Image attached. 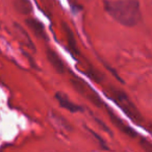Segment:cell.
Wrapping results in <instances>:
<instances>
[{"mask_svg": "<svg viewBox=\"0 0 152 152\" xmlns=\"http://www.w3.org/2000/svg\"><path fill=\"white\" fill-rule=\"evenodd\" d=\"M70 81H71L74 89L78 92V93H80L83 97L89 99L90 101L93 102V103L95 104L96 106H98V107H102V106H103V103H102L101 99L98 97L97 94H96L95 92H94L93 90L85 83V81L77 78V77H73Z\"/></svg>", "mask_w": 152, "mask_h": 152, "instance_id": "3", "label": "cell"}, {"mask_svg": "<svg viewBox=\"0 0 152 152\" xmlns=\"http://www.w3.org/2000/svg\"><path fill=\"white\" fill-rule=\"evenodd\" d=\"M15 30H16V34H17V37L19 38L20 42H21L22 44L25 45L26 47H28L29 49L34 50V43H32V41L30 40V38L27 34V32H26L25 30L21 27V26L18 25V24H15Z\"/></svg>", "mask_w": 152, "mask_h": 152, "instance_id": "9", "label": "cell"}, {"mask_svg": "<svg viewBox=\"0 0 152 152\" xmlns=\"http://www.w3.org/2000/svg\"><path fill=\"white\" fill-rule=\"evenodd\" d=\"M63 27H64V31H65V34H66V38H67L68 45H69L70 51H71L73 55L79 54V51H78V49H77V45H76L75 37H74L72 30L70 29V28L68 27L66 24H63Z\"/></svg>", "mask_w": 152, "mask_h": 152, "instance_id": "8", "label": "cell"}, {"mask_svg": "<svg viewBox=\"0 0 152 152\" xmlns=\"http://www.w3.org/2000/svg\"><path fill=\"white\" fill-rule=\"evenodd\" d=\"M46 56H47L48 61L50 63V65L54 68V70L57 72V73H61V74L65 73V70H66L65 65H64L61 57H59L54 51L48 49V50H47V53H46Z\"/></svg>", "mask_w": 152, "mask_h": 152, "instance_id": "6", "label": "cell"}, {"mask_svg": "<svg viewBox=\"0 0 152 152\" xmlns=\"http://www.w3.org/2000/svg\"><path fill=\"white\" fill-rule=\"evenodd\" d=\"M25 22L28 27L30 28V30L34 34V36H37L40 39H43V40H46L47 34H46V32H45L44 26L42 25L41 22H39L38 20H36V19H31V18L26 19Z\"/></svg>", "mask_w": 152, "mask_h": 152, "instance_id": "7", "label": "cell"}, {"mask_svg": "<svg viewBox=\"0 0 152 152\" xmlns=\"http://www.w3.org/2000/svg\"><path fill=\"white\" fill-rule=\"evenodd\" d=\"M107 93L110 95V97L118 104V106H120V108L133 121V122L141 124L143 122V117L140 114L139 110L135 107V105L133 104V102L129 99V97L127 96V94L125 92H123L122 90H119L117 88H115L114 86L108 87Z\"/></svg>", "mask_w": 152, "mask_h": 152, "instance_id": "2", "label": "cell"}, {"mask_svg": "<svg viewBox=\"0 0 152 152\" xmlns=\"http://www.w3.org/2000/svg\"><path fill=\"white\" fill-rule=\"evenodd\" d=\"M55 98H56V100L58 101L59 105L63 108H65V110H69V112L77 113V112H81V110H83V108H81L80 106L76 105L74 102H72L71 100L67 97L66 94L61 93V92H56V93H55Z\"/></svg>", "mask_w": 152, "mask_h": 152, "instance_id": "4", "label": "cell"}, {"mask_svg": "<svg viewBox=\"0 0 152 152\" xmlns=\"http://www.w3.org/2000/svg\"><path fill=\"white\" fill-rule=\"evenodd\" d=\"M14 5L18 13L22 15H28L32 11L31 3L29 0H14Z\"/></svg>", "mask_w": 152, "mask_h": 152, "instance_id": "10", "label": "cell"}, {"mask_svg": "<svg viewBox=\"0 0 152 152\" xmlns=\"http://www.w3.org/2000/svg\"><path fill=\"white\" fill-rule=\"evenodd\" d=\"M106 13L121 25L132 27L141 19V9L137 0H105Z\"/></svg>", "mask_w": 152, "mask_h": 152, "instance_id": "1", "label": "cell"}, {"mask_svg": "<svg viewBox=\"0 0 152 152\" xmlns=\"http://www.w3.org/2000/svg\"><path fill=\"white\" fill-rule=\"evenodd\" d=\"M140 145L146 152H152V143L150 141L144 139V137H141L140 139Z\"/></svg>", "mask_w": 152, "mask_h": 152, "instance_id": "11", "label": "cell"}, {"mask_svg": "<svg viewBox=\"0 0 152 152\" xmlns=\"http://www.w3.org/2000/svg\"><path fill=\"white\" fill-rule=\"evenodd\" d=\"M106 110H107V114L110 115V119H112L113 123H114V124L116 125V126L118 127V128L120 129L121 131H123L125 134H127L128 137H133V139H134V137H137V133L135 132L133 129H131L129 126H127V125L125 124V123L123 122L122 120H120V119H119L118 117H117L116 115L114 114V113L110 112V110L108 107H106Z\"/></svg>", "mask_w": 152, "mask_h": 152, "instance_id": "5", "label": "cell"}]
</instances>
